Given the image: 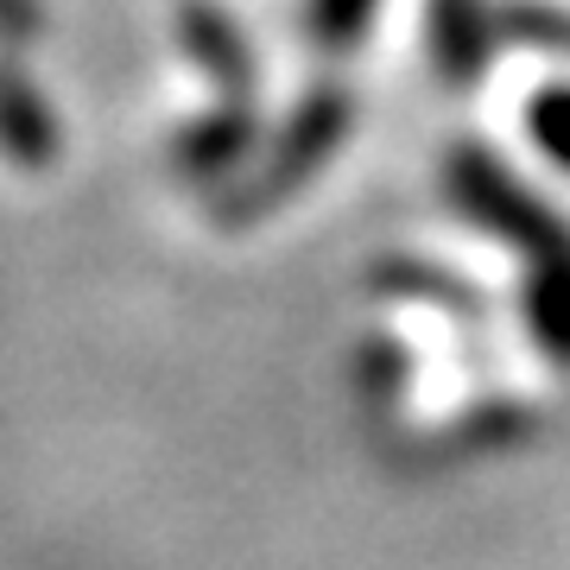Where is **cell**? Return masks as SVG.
I'll return each mask as SVG.
<instances>
[{
  "instance_id": "3957f363",
  "label": "cell",
  "mask_w": 570,
  "mask_h": 570,
  "mask_svg": "<svg viewBox=\"0 0 570 570\" xmlns=\"http://www.w3.org/2000/svg\"><path fill=\"white\" fill-rule=\"evenodd\" d=\"M0 134H7V146L20 140V146H32L45 134V121H39V108L20 96V82H7L0 77Z\"/></svg>"
},
{
  "instance_id": "6da1fadb",
  "label": "cell",
  "mask_w": 570,
  "mask_h": 570,
  "mask_svg": "<svg viewBox=\"0 0 570 570\" xmlns=\"http://www.w3.org/2000/svg\"><path fill=\"white\" fill-rule=\"evenodd\" d=\"M431 32H438V63L450 77H469L489 58V32H482V0H438L431 7Z\"/></svg>"
},
{
  "instance_id": "7a4b0ae2",
  "label": "cell",
  "mask_w": 570,
  "mask_h": 570,
  "mask_svg": "<svg viewBox=\"0 0 570 570\" xmlns=\"http://www.w3.org/2000/svg\"><path fill=\"white\" fill-rule=\"evenodd\" d=\"M367 13H374V0H311V32L324 45H348Z\"/></svg>"
},
{
  "instance_id": "277c9868",
  "label": "cell",
  "mask_w": 570,
  "mask_h": 570,
  "mask_svg": "<svg viewBox=\"0 0 570 570\" xmlns=\"http://www.w3.org/2000/svg\"><path fill=\"white\" fill-rule=\"evenodd\" d=\"M532 121H539V140H546L558 159H570V89L546 96V102L532 108Z\"/></svg>"
}]
</instances>
